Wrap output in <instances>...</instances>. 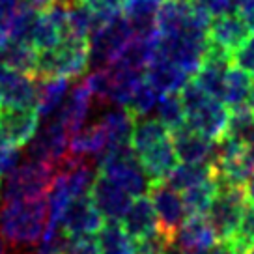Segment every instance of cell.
<instances>
[{
  "label": "cell",
  "mask_w": 254,
  "mask_h": 254,
  "mask_svg": "<svg viewBox=\"0 0 254 254\" xmlns=\"http://www.w3.org/2000/svg\"><path fill=\"white\" fill-rule=\"evenodd\" d=\"M47 194L28 200H8L0 209V236L11 247L40 243L47 230Z\"/></svg>",
  "instance_id": "cell-1"
},
{
  "label": "cell",
  "mask_w": 254,
  "mask_h": 254,
  "mask_svg": "<svg viewBox=\"0 0 254 254\" xmlns=\"http://www.w3.org/2000/svg\"><path fill=\"white\" fill-rule=\"evenodd\" d=\"M180 97L185 109L187 126L215 142L221 140L228 126V107L213 95L206 94L194 80H187V84L180 90Z\"/></svg>",
  "instance_id": "cell-2"
},
{
  "label": "cell",
  "mask_w": 254,
  "mask_h": 254,
  "mask_svg": "<svg viewBox=\"0 0 254 254\" xmlns=\"http://www.w3.org/2000/svg\"><path fill=\"white\" fill-rule=\"evenodd\" d=\"M133 38V26L124 11L109 19H97L94 32L88 38L90 65L94 69L107 67L118 60Z\"/></svg>",
  "instance_id": "cell-3"
},
{
  "label": "cell",
  "mask_w": 254,
  "mask_h": 254,
  "mask_svg": "<svg viewBox=\"0 0 254 254\" xmlns=\"http://www.w3.org/2000/svg\"><path fill=\"white\" fill-rule=\"evenodd\" d=\"M207 45V28L206 26H194L189 30H183L174 36H159L155 55L165 58L167 62L174 64L187 75H194L204 62Z\"/></svg>",
  "instance_id": "cell-4"
},
{
  "label": "cell",
  "mask_w": 254,
  "mask_h": 254,
  "mask_svg": "<svg viewBox=\"0 0 254 254\" xmlns=\"http://www.w3.org/2000/svg\"><path fill=\"white\" fill-rule=\"evenodd\" d=\"M90 65V49L86 40L64 38L56 47L38 53L34 77H64L75 79Z\"/></svg>",
  "instance_id": "cell-5"
},
{
  "label": "cell",
  "mask_w": 254,
  "mask_h": 254,
  "mask_svg": "<svg viewBox=\"0 0 254 254\" xmlns=\"http://www.w3.org/2000/svg\"><path fill=\"white\" fill-rule=\"evenodd\" d=\"M99 174L122 187L131 198L144 194V190H148L150 185L131 150V144L107 148L99 155Z\"/></svg>",
  "instance_id": "cell-6"
},
{
  "label": "cell",
  "mask_w": 254,
  "mask_h": 254,
  "mask_svg": "<svg viewBox=\"0 0 254 254\" xmlns=\"http://www.w3.org/2000/svg\"><path fill=\"white\" fill-rule=\"evenodd\" d=\"M56 168L30 159L23 165H17L8 174V183L4 190V200H28L47 194L53 183Z\"/></svg>",
  "instance_id": "cell-7"
},
{
  "label": "cell",
  "mask_w": 254,
  "mask_h": 254,
  "mask_svg": "<svg viewBox=\"0 0 254 254\" xmlns=\"http://www.w3.org/2000/svg\"><path fill=\"white\" fill-rule=\"evenodd\" d=\"M247 207L245 192L241 187H224L217 185L211 206L207 209V221L213 226L217 239L226 241L238 232L239 221Z\"/></svg>",
  "instance_id": "cell-8"
},
{
  "label": "cell",
  "mask_w": 254,
  "mask_h": 254,
  "mask_svg": "<svg viewBox=\"0 0 254 254\" xmlns=\"http://www.w3.org/2000/svg\"><path fill=\"white\" fill-rule=\"evenodd\" d=\"M148 194L153 204L155 215H157V228L159 234L165 238L168 249L172 245L178 228L185 221V207H183L182 194L170 187L167 182H153L148 185Z\"/></svg>",
  "instance_id": "cell-9"
},
{
  "label": "cell",
  "mask_w": 254,
  "mask_h": 254,
  "mask_svg": "<svg viewBox=\"0 0 254 254\" xmlns=\"http://www.w3.org/2000/svg\"><path fill=\"white\" fill-rule=\"evenodd\" d=\"M67 144H69V133L65 131V127L56 118L49 120L45 127H41L32 136L28 155L30 159L58 168L64 163V159L69 155Z\"/></svg>",
  "instance_id": "cell-10"
},
{
  "label": "cell",
  "mask_w": 254,
  "mask_h": 254,
  "mask_svg": "<svg viewBox=\"0 0 254 254\" xmlns=\"http://www.w3.org/2000/svg\"><path fill=\"white\" fill-rule=\"evenodd\" d=\"M217 243V234L206 215H187L176 232L170 249H176L180 254H207Z\"/></svg>",
  "instance_id": "cell-11"
},
{
  "label": "cell",
  "mask_w": 254,
  "mask_h": 254,
  "mask_svg": "<svg viewBox=\"0 0 254 254\" xmlns=\"http://www.w3.org/2000/svg\"><path fill=\"white\" fill-rule=\"evenodd\" d=\"M103 226V217L99 215L97 207L90 198V194L73 198L60 217L58 228L67 236V238H84L97 234Z\"/></svg>",
  "instance_id": "cell-12"
},
{
  "label": "cell",
  "mask_w": 254,
  "mask_h": 254,
  "mask_svg": "<svg viewBox=\"0 0 254 254\" xmlns=\"http://www.w3.org/2000/svg\"><path fill=\"white\" fill-rule=\"evenodd\" d=\"M40 126V116L34 107L0 109V133L6 142L21 148L32 140Z\"/></svg>",
  "instance_id": "cell-13"
},
{
  "label": "cell",
  "mask_w": 254,
  "mask_h": 254,
  "mask_svg": "<svg viewBox=\"0 0 254 254\" xmlns=\"http://www.w3.org/2000/svg\"><path fill=\"white\" fill-rule=\"evenodd\" d=\"M176 157L180 163H196V165H211L217 151V142L200 135L198 131L190 129L187 124L174 131L172 135Z\"/></svg>",
  "instance_id": "cell-14"
},
{
  "label": "cell",
  "mask_w": 254,
  "mask_h": 254,
  "mask_svg": "<svg viewBox=\"0 0 254 254\" xmlns=\"http://www.w3.org/2000/svg\"><path fill=\"white\" fill-rule=\"evenodd\" d=\"M90 198H92L94 206L97 207V211L105 221L118 222L122 221L129 204L133 202V198L127 194L126 190L118 187L114 182H111L109 178H105L103 174L95 176L92 189H90Z\"/></svg>",
  "instance_id": "cell-15"
},
{
  "label": "cell",
  "mask_w": 254,
  "mask_h": 254,
  "mask_svg": "<svg viewBox=\"0 0 254 254\" xmlns=\"http://www.w3.org/2000/svg\"><path fill=\"white\" fill-rule=\"evenodd\" d=\"M34 105H36V77L9 69L0 64V109L34 107Z\"/></svg>",
  "instance_id": "cell-16"
},
{
  "label": "cell",
  "mask_w": 254,
  "mask_h": 254,
  "mask_svg": "<svg viewBox=\"0 0 254 254\" xmlns=\"http://www.w3.org/2000/svg\"><path fill=\"white\" fill-rule=\"evenodd\" d=\"M138 165L142 168L144 176L148 178V182H165L170 172L178 167V157H176L174 144L172 138L167 136L163 140L155 142L153 146L146 148L144 151H140L138 155H135Z\"/></svg>",
  "instance_id": "cell-17"
},
{
  "label": "cell",
  "mask_w": 254,
  "mask_h": 254,
  "mask_svg": "<svg viewBox=\"0 0 254 254\" xmlns=\"http://www.w3.org/2000/svg\"><path fill=\"white\" fill-rule=\"evenodd\" d=\"M249 36H251V28L234 11L226 13V15L215 17L209 23V28H207L209 45H215V47L222 49L230 55H234L245 43Z\"/></svg>",
  "instance_id": "cell-18"
},
{
  "label": "cell",
  "mask_w": 254,
  "mask_h": 254,
  "mask_svg": "<svg viewBox=\"0 0 254 254\" xmlns=\"http://www.w3.org/2000/svg\"><path fill=\"white\" fill-rule=\"evenodd\" d=\"M122 226L124 230L131 236L133 239L140 241V239H146L157 234V215H155V209H153V204H151L150 196H136L127 211L122 217Z\"/></svg>",
  "instance_id": "cell-19"
},
{
  "label": "cell",
  "mask_w": 254,
  "mask_h": 254,
  "mask_svg": "<svg viewBox=\"0 0 254 254\" xmlns=\"http://www.w3.org/2000/svg\"><path fill=\"white\" fill-rule=\"evenodd\" d=\"M146 80L153 86V90L159 95L180 94V90L187 84L189 75L182 71L180 67H176L174 64L167 62L165 58L153 56L146 67Z\"/></svg>",
  "instance_id": "cell-20"
},
{
  "label": "cell",
  "mask_w": 254,
  "mask_h": 254,
  "mask_svg": "<svg viewBox=\"0 0 254 254\" xmlns=\"http://www.w3.org/2000/svg\"><path fill=\"white\" fill-rule=\"evenodd\" d=\"M92 99L94 97L90 94V90L84 86V82L73 88V92L69 95H65L62 107L58 109L56 120L65 127V131L69 135H73L75 131H79L80 127L84 126V120L88 118Z\"/></svg>",
  "instance_id": "cell-21"
},
{
  "label": "cell",
  "mask_w": 254,
  "mask_h": 254,
  "mask_svg": "<svg viewBox=\"0 0 254 254\" xmlns=\"http://www.w3.org/2000/svg\"><path fill=\"white\" fill-rule=\"evenodd\" d=\"M69 79L64 77H36V105L34 109L41 118H49L62 107L67 95Z\"/></svg>",
  "instance_id": "cell-22"
},
{
  "label": "cell",
  "mask_w": 254,
  "mask_h": 254,
  "mask_svg": "<svg viewBox=\"0 0 254 254\" xmlns=\"http://www.w3.org/2000/svg\"><path fill=\"white\" fill-rule=\"evenodd\" d=\"M107 148H109V140H107V133L101 122L88 127L82 126L79 131L69 135V144H67V150L71 155L84 159L90 155L99 157Z\"/></svg>",
  "instance_id": "cell-23"
},
{
  "label": "cell",
  "mask_w": 254,
  "mask_h": 254,
  "mask_svg": "<svg viewBox=\"0 0 254 254\" xmlns=\"http://www.w3.org/2000/svg\"><path fill=\"white\" fill-rule=\"evenodd\" d=\"M97 247L99 254H140L138 241L131 238L118 221L103 222L97 232Z\"/></svg>",
  "instance_id": "cell-24"
},
{
  "label": "cell",
  "mask_w": 254,
  "mask_h": 254,
  "mask_svg": "<svg viewBox=\"0 0 254 254\" xmlns=\"http://www.w3.org/2000/svg\"><path fill=\"white\" fill-rule=\"evenodd\" d=\"M253 75L243 71L241 67H228V71L222 79L221 94H219V101L226 105V107H239L249 101V95L253 90Z\"/></svg>",
  "instance_id": "cell-25"
},
{
  "label": "cell",
  "mask_w": 254,
  "mask_h": 254,
  "mask_svg": "<svg viewBox=\"0 0 254 254\" xmlns=\"http://www.w3.org/2000/svg\"><path fill=\"white\" fill-rule=\"evenodd\" d=\"M0 64L9 69H15L19 73L34 77L36 64H38V51L32 47L28 41L8 40L0 51Z\"/></svg>",
  "instance_id": "cell-26"
},
{
  "label": "cell",
  "mask_w": 254,
  "mask_h": 254,
  "mask_svg": "<svg viewBox=\"0 0 254 254\" xmlns=\"http://www.w3.org/2000/svg\"><path fill=\"white\" fill-rule=\"evenodd\" d=\"M62 40L64 30L60 28V24L51 17L47 9H40L30 34V45L38 53H41V51H49V49L56 47Z\"/></svg>",
  "instance_id": "cell-27"
},
{
  "label": "cell",
  "mask_w": 254,
  "mask_h": 254,
  "mask_svg": "<svg viewBox=\"0 0 254 254\" xmlns=\"http://www.w3.org/2000/svg\"><path fill=\"white\" fill-rule=\"evenodd\" d=\"M99 122L103 124V129H105V133H107L109 148H114V146H126V144H129L135 118H133V116H131L124 107H122V109H114V111L107 112Z\"/></svg>",
  "instance_id": "cell-28"
},
{
  "label": "cell",
  "mask_w": 254,
  "mask_h": 254,
  "mask_svg": "<svg viewBox=\"0 0 254 254\" xmlns=\"http://www.w3.org/2000/svg\"><path fill=\"white\" fill-rule=\"evenodd\" d=\"M215 192H217V182H215V176L209 180L192 185L189 189L182 190V200L183 207H185V213L187 215H206L209 206H211V200H213Z\"/></svg>",
  "instance_id": "cell-29"
},
{
  "label": "cell",
  "mask_w": 254,
  "mask_h": 254,
  "mask_svg": "<svg viewBox=\"0 0 254 254\" xmlns=\"http://www.w3.org/2000/svg\"><path fill=\"white\" fill-rule=\"evenodd\" d=\"M95 24H97V17L94 11L86 8L82 2H77L71 8H67V13H65V38L88 41Z\"/></svg>",
  "instance_id": "cell-30"
},
{
  "label": "cell",
  "mask_w": 254,
  "mask_h": 254,
  "mask_svg": "<svg viewBox=\"0 0 254 254\" xmlns=\"http://www.w3.org/2000/svg\"><path fill=\"white\" fill-rule=\"evenodd\" d=\"M213 178V168L211 165H196V163H178V167L170 172L165 182L174 187L178 192L189 189L196 183Z\"/></svg>",
  "instance_id": "cell-31"
},
{
  "label": "cell",
  "mask_w": 254,
  "mask_h": 254,
  "mask_svg": "<svg viewBox=\"0 0 254 254\" xmlns=\"http://www.w3.org/2000/svg\"><path fill=\"white\" fill-rule=\"evenodd\" d=\"M155 109H157V120L167 127L170 133L182 129L187 124V120H185V109H183L180 94L159 95Z\"/></svg>",
  "instance_id": "cell-32"
},
{
  "label": "cell",
  "mask_w": 254,
  "mask_h": 254,
  "mask_svg": "<svg viewBox=\"0 0 254 254\" xmlns=\"http://www.w3.org/2000/svg\"><path fill=\"white\" fill-rule=\"evenodd\" d=\"M157 99H159V94L153 90V86H151L150 82L146 80V77H142L135 84V88H133V92L129 95V99H127L124 109L133 118H142V116H148L155 109Z\"/></svg>",
  "instance_id": "cell-33"
},
{
  "label": "cell",
  "mask_w": 254,
  "mask_h": 254,
  "mask_svg": "<svg viewBox=\"0 0 254 254\" xmlns=\"http://www.w3.org/2000/svg\"><path fill=\"white\" fill-rule=\"evenodd\" d=\"M40 13V9L32 8L26 2L21 0V4L17 6V9L13 11L11 19L6 24V34L8 40L11 41H28L30 43V34L36 23V17Z\"/></svg>",
  "instance_id": "cell-34"
},
{
  "label": "cell",
  "mask_w": 254,
  "mask_h": 254,
  "mask_svg": "<svg viewBox=\"0 0 254 254\" xmlns=\"http://www.w3.org/2000/svg\"><path fill=\"white\" fill-rule=\"evenodd\" d=\"M254 135V114L247 105H239L234 107L228 116V126H226V133L224 136H232L243 142H251Z\"/></svg>",
  "instance_id": "cell-35"
},
{
  "label": "cell",
  "mask_w": 254,
  "mask_h": 254,
  "mask_svg": "<svg viewBox=\"0 0 254 254\" xmlns=\"http://www.w3.org/2000/svg\"><path fill=\"white\" fill-rule=\"evenodd\" d=\"M230 249L234 254H245L247 249L254 243V204H249L245 207L243 217L239 221L238 232L226 241H221Z\"/></svg>",
  "instance_id": "cell-36"
},
{
  "label": "cell",
  "mask_w": 254,
  "mask_h": 254,
  "mask_svg": "<svg viewBox=\"0 0 254 254\" xmlns=\"http://www.w3.org/2000/svg\"><path fill=\"white\" fill-rule=\"evenodd\" d=\"M190 2H192L194 8L200 9V11L206 17H209V19L232 13L234 8H236L234 0H190Z\"/></svg>",
  "instance_id": "cell-37"
},
{
  "label": "cell",
  "mask_w": 254,
  "mask_h": 254,
  "mask_svg": "<svg viewBox=\"0 0 254 254\" xmlns=\"http://www.w3.org/2000/svg\"><path fill=\"white\" fill-rule=\"evenodd\" d=\"M80 2L92 9L97 19H109L122 13L124 9V0H80Z\"/></svg>",
  "instance_id": "cell-38"
},
{
  "label": "cell",
  "mask_w": 254,
  "mask_h": 254,
  "mask_svg": "<svg viewBox=\"0 0 254 254\" xmlns=\"http://www.w3.org/2000/svg\"><path fill=\"white\" fill-rule=\"evenodd\" d=\"M232 60L238 64V67L254 77V34L249 36L245 43L232 55Z\"/></svg>",
  "instance_id": "cell-39"
},
{
  "label": "cell",
  "mask_w": 254,
  "mask_h": 254,
  "mask_svg": "<svg viewBox=\"0 0 254 254\" xmlns=\"http://www.w3.org/2000/svg\"><path fill=\"white\" fill-rule=\"evenodd\" d=\"M19 157H21L19 148L6 142V140H2L0 142V176L9 174L19 165Z\"/></svg>",
  "instance_id": "cell-40"
},
{
  "label": "cell",
  "mask_w": 254,
  "mask_h": 254,
  "mask_svg": "<svg viewBox=\"0 0 254 254\" xmlns=\"http://www.w3.org/2000/svg\"><path fill=\"white\" fill-rule=\"evenodd\" d=\"M65 254H99V247H97V241L92 239V236L69 238Z\"/></svg>",
  "instance_id": "cell-41"
},
{
  "label": "cell",
  "mask_w": 254,
  "mask_h": 254,
  "mask_svg": "<svg viewBox=\"0 0 254 254\" xmlns=\"http://www.w3.org/2000/svg\"><path fill=\"white\" fill-rule=\"evenodd\" d=\"M234 11L245 21L251 30H254V0H234Z\"/></svg>",
  "instance_id": "cell-42"
},
{
  "label": "cell",
  "mask_w": 254,
  "mask_h": 254,
  "mask_svg": "<svg viewBox=\"0 0 254 254\" xmlns=\"http://www.w3.org/2000/svg\"><path fill=\"white\" fill-rule=\"evenodd\" d=\"M19 4H21V0H0V26L2 28H6V24Z\"/></svg>",
  "instance_id": "cell-43"
},
{
  "label": "cell",
  "mask_w": 254,
  "mask_h": 254,
  "mask_svg": "<svg viewBox=\"0 0 254 254\" xmlns=\"http://www.w3.org/2000/svg\"><path fill=\"white\" fill-rule=\"evenodd\" d=\"M243 192H245V200L249 204H254V172L251 174V178L247 180L245 187H243Z\"/></svg>",
  "instance_id": "cell-44"
},
{
  "label": "cell",
  "mask_w": 254,
  "mask_h": 254,
  "mask_svg": "<svg viewBox=\"0 0 254 254\" xmlns=\"http://www.w3.org/2000/svg\"><path fill=\"white\" fill-rule=\"evenodd\" d=\"M23 2H26L28 6H32V8L36 9H45L53 4V0H23Z\"/></svg>",
  "instance_id": "cell-45"
},
{
  "label": "cell",
  "mask_w": 254,
  "mask_h": 254,
  "mask_svg": "<svg viewBox=\"0 0 254 254\" xmlns=\"http://www.w3.org/2000/svg\"><path fill=\"white\" fill-rule=\"evenodd\" d=\"M6 41H8V34H6V28H2V26H0V51H2V47L6 45Z\"/></svg>",
  "instance_id": "cell-46"
},
{
  "label": "cell",
  "mask_w": 254,
  "mask_h": 254,
  "mask_svg": "<svg viewBox=\"0 0 254 254\" xmlns=\"http://www.w3.org/2000/svg\"><path fill=\"white\" fill-rule=\"evenodd\" d=\"M249 109L254 114V84H253V90H251V95H249Z\"/></svg>",
  "instance_id": "cell-47"
},
{
  "label": "cell",
  "mask_w": 254,
  "mask_h": 254,
  "mask_svg": "<svg viewBox=\"0 0 254 254\" xmlns=\"http://www.w3.org/2000/svg\"><path fill=\"white\" fill-rule=\"evenodd\" d=\"M0 254H6V245H4V239L0 236Z\"/></svg>",
  "instance_id": "cell-48"
},
{
  "label": "cell",
  "mask_w": 254,
  "mask_h": 254,
  "mask_svg": "<svg viewBox=\"0 0 254 254\" xmlns=\"http://www.w3.org/2000/svg\"><path fill=\"white\" fill-rule=\"evenodd\" d=\"M245 254H254V243L251 247H249V249H247V253Z\"/></svg>",
  "instance_id": "cell-49"
},
{
  "label": "cell",
  "mask_w": 254,
  "mask_h": 254,
  "mask_svg": "<svg viewBox=\"0 0 254 254\" xmlns=\"http://www.w3.org/2000/svg\"><path fill=\"white\" fill-rule=\"evenodd\" d=\"M249 146H251V150H253V153H254V135H253V138H251V142H249Z\"/></svg>",
  "instance_id": "cell-50"
},
{
  "label": "cell",
  "mask_w": 254,
  "mask_h": 254,
  "mask_svg": "<svg viewBox=\"0 0 254 254\" xmlns=\"http://www.w3.org/2000/svg\"><path fill=\"white\" fill-rule=\"evenodd\" d=\"M151 254H168V251H157V253H151Z\"/></svg>",
  "instance_id": "cell-51"
},
{
  "label": "cell",
  "mask_w": 254,
  "mask_h": 254,
  "mask_svg": "<svg viewBox=\"0 0 254 254\" xmlns=\"http://www.w3.org/2000/svg\"><path fill=\"white\" fill-rule=\"evenodd\" d=\"M2 140H4V138H2V133H0V142H2Z\"/></svg>",
  "instance_id": "cell-52"
},
{
  "label": "cell",
  "mask_w": 254,
  "mask_h": 254,
  "mask_svg": "<svg viewBox=\"0 0 254 254\" xmlns=\"http://www.w3.org/2000/svg\"><path fill=\"white\" fill-rule=\"evenodd\" d=\"M49 254H62V253H49Z\"/></svg>",
  "instance_id": "cell-53"
}]
</instances>
